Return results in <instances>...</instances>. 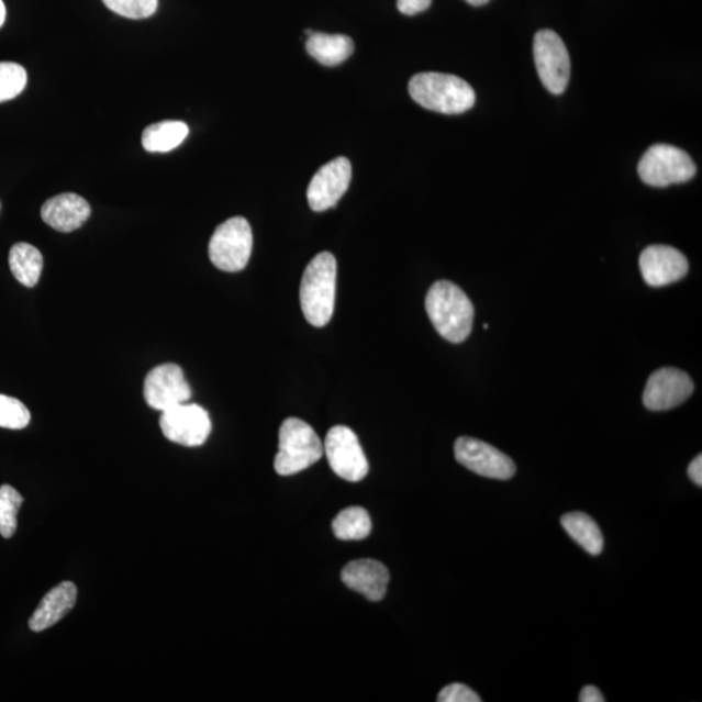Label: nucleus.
<instances>
[{
  "label": "nucleus",
  "instance_id": "obj_1",
  "mask_svg": "<svg viewBox=\"0 0 702 702\" xmlns=\"http://www.w3.org/2000/svg\"><path fill=\"white\" fill-rule=\"evenodd\" d=\"M425 310L439 336L449 343H464L471 335L473 304L456 283L435 282L425 297Z\"/></svg>",
  "mask_w": 702,
  "mask_h": 702
},
{
  "label": "nucleus",
  "instance_id": "obj_2",
  "mask_svg": "<svg viewBox=\"0 0 702 702\" xmlns=\"http://www.w3.org/2000/svg\"><path fill=\"white\" fill-rule=\"evenodd\" d=\"M337 261L331 253L317 254L304 269L300 300L304 317L316 328L331 322L335 310Z\"/></svg>",
  "mask_w": 702,
  "mask_h": 702
},
{
  "label": "nucleus",
  "instance_id": "obj_3",
  "mask_svg": "<svg viewBox=\"0 0 702 702\" xmlns=\"http://www.w3.org/2000/svg\"><path fill=\"white\" fill-rule=\"evenodd\" d=\"M411 98L430 111L458 115L473 108L477 96L463 78L437 73L415 75L409 82Z\"/></svg>",
  "mask_w": 702,
  "mask_h": 702
},
{
  "label": "nucleus",
  "instance_id": "obj_4",
  "mask_svg": "<svg viewBox=\"0 0 702 702\" xmlns=\"http://www.w3.org/2000/svg\"><path fill=\"white\" fill-rule=\"evenodd\" d=\"M324 446L310 424L288 417L279 431V453L275 457V471L290 477L307 470L323 457Z\"/></svg>",
  "mask_w": 702,
  "mask_h": 702
},
{
  "label": "nucleus",
  "instance_id": "obj_5",
  "mask_svg": "<svg viewBox=\"0 0 702 702\" xmlns=\"http://www.w3.org/2000/svg\"><path fill=\"white\" fill-rule=\"evenodd\" d=\"M253 252V231L245 218L236 216L220 224L212 234L209 255L216 268L239 272L249 264Z\"/></svg>",
  "mask_w": 702,
  "mask_h": 702
},
{
  "label": "nucleus",
  "instance_id": "obj_6",
  "mask_svg": "<svg viewBox=\"0 0 702 702\" xmlns=\"http://www.w3.org/2000/svg\"><path fill=\"white\" fill-rule=\"evenodd\" d=\"M697 165L682 148L657 144L648 148L637 166L640 179L647 186L666 188L693 179Z\"/></svg>",
  "mask_w": 702,
  "mask_h": 702
},
{
  "label": "nucleus",
  "instance_id": "obj_7",
  "mask_svg": "<svg viewBox=\"0 0 702 702\" xmlns=\"http://www.w3.org/2000/svg\"><path fill=\"white\" fill-rule=\"evenodd\" d=\"M534 58L538 77L551 94H562L569 85L571 62L565 42L556 32H537L534 40Z\"/></svg>",
  "mask_w": 702,
  "mask_h": 702
},
{
  "label": "nucleus",
  "instance_id": "obj_8",
  "mask_svg": "<svg viewBox=\"0 0 702 702\" xmlns=\"http://www.w3.org/2000/svg\"><path fill=\"white\" fill-rule=\"evenodd\" d=\"M324 452L333 472L344 480L357 483L364 480L370 470L357 435L345 425H336L328 431Z\"/></svg>",
  "mask_w": 702,
  "mask_h": 702
},
{
  "label": "nucleus",
  "instance_id": "obj_9",
  "mask_svg": "<svg viewBox=\"0 0 702 702\" xmlns=\"http://www.w3.org/2000/svg\"><path fill=\"white\" fill-rule=\"evenodd\" d=\"M160 428L169 442L194 448L201 446L211 434L212 424L208 411L196 403H181L160 416Z\"/></svg>",
  "mask_w": 702,
  "mask_h": 702
},
{
  "label": "nucleus",
  "instance_id": "obj_10",
  "mask_svg": "<svg viewBox=\"0 0 702 702\" xmlns=\"http://www.w3.org/2000/svg\"><path fill=\"white\" fill-rule=\"evenodd\" d=\"M454 454L460 465L480 477L509 480L516 471L512 458L478 438L459 437L454 444Z\"/></svg>",
  "mask_w": 702,
  "mask_h": 702
},
{
  "label": "nucleus",
  "instance_id": "obj_11",
  "mask_svg": "<svg viewBox=\"0 0 702 702\" xmlns=\"http://www.w3.org/2000/svg\"><path fill=\"white\" fill-rule=\"evenodd\" d=\"M144 397L148 406L167 411L190 400L191 388L182 368L174 364L153 368L147 374L144 385Z\"/></svg>",
  "mask_w": 702,
  "mask_h": 702
},
{
  "label": "nucleus",
  "instance_id": "obj_12",
  "mask_svg": "<svg viewBox=\"0 0 702 702\" xmlns=\"http://www.w3.org/2000/svg\"><path fill=\"white\" fill-rule=\"evenodd\" d=\"M694 390L690 375L678 368L666 367L650 375L643 402L651 411L671 410L690 399Z\"/></svg>",
  "mask_w": 702,
  "mask_h": 702
},
{
  "label": "nucleus",
  "instance_id": "obj_13",
  "mask_svg": "<svg viewBox=\"0 0 702 702\" xmlns=\"http://www.w3.org/2000/svg\"><path fill=\"white\" fill-rule=\"evenodd\" d=\"M352 182L350 161L339 156L323 166L312 177L308 189V201L312 211L323 212L335 208L349 189Z\"/></svg>",
  "mask_w": 702,
  "mask_h": 702
},
{
  "label": "nucleus",
  "instance_id": "obj_14",
  "mask_svg": "<svg viewBox=\"0 0 702 702\" xmlns=\"http://www.w3.org/2000/svg\"><path fill=\"white\" fill-rule=\"evenodd\" d=\"M639 265L644 281L655 288L682 280L690 269L686 255L666 245L645 247Z\"/></svg>",
  "mask_w": 702,
  "mask_h": 702
},
{
  "label": "nucleus",
  "instance_id": "obj_15",
  "mask_svg": "<svg viewBox=\"0 0 702 702\" xmlns=\"http://www.w3.org/2000/svg\"><path fill=\"white\" fill-rule=\"evenodd\" d=\"M342 579L350 590L376 602L386 598L390 576L386 565L375 559H357L344 567Z\"/></svg>",
  "mask_w": 702,
  "mask_h": 702
},
{
  "label": "nucleus",
  "instance_id": "obj_16",
  "mask_svg": "<svg viewBox=\"0 0 702 702\" xmlns=\"http://www.w3.org/2000/svg\"><path fill=\"white\" fill-rule=\"evenodd\" d=\"M91 209L87 200L75 193H63L49 198L42 205L41 216L55 231L74 232L88 222Z\"/></svg>",
  "mask_w": 702,
  "mask_h": 702
},
{
  "label": "nucleus",
  "instance_id": "obj_17",
  "mask_svg": "<svg viewBox=\"0 0 702 702\" xmlns=\"http://www.w3.org/2000/svg\"><path fill=\"white\" fill-rule=\"evenodd\" d=\"M77 587L73 581H63L48 591L31 616L30 628L42 633L60 622L76 605Z\"/></svg>",
  "mask_w": 702,
  "mask_h": 702
},
{
  "label": "nucleus",
  "instance_id": "obj_18",
  "mask_svg": "<svg viewBox=\"0 0 702 702\" xmlns=\"http://www.w3.org/2000/svg\"><path fill=\"white\" fill-rule=\"evenodd\" d=\"M308 53L325 67H336L349 59L354 42L344 34L312 33L307 42Z\"/></svg>",
  "mask_w": 702,
  "mask_h": 702
},
{
  "label": "nucleus",
  "instance_id": "obj_19",
  "mask_svg": "<svg viewBox=\"0 0 702 702\" xmlns=\"http://www.w3.org/2000/svg\"><path fill=\"white\" fill-rule=\"evenodd\" d=\"M189 127L186 123L167 120L147 126L142 134V146L148 153H168L179 147L188 137Z\"/></svg>",
  "mask_w": 702,
  "mask_h": 702
},
{
  "label": "nucleus",
  "instance_id": "obj_20",
  "mask_svg": "<svg viewBox=\"0 0 702 702\" xmlns=\"http://www.w3.org/2000/svg\"><path fill=\"white\" fill-rule=\"evenodd\" d=\"M9 264L12 275L20 283L26 288L37 286L44 269V257L37 247L25 243L13 245Z\"/></svg>",
  "mask_w": 702,
  "mask_h": 702
},
{
  "label": "nucleus",
  "instance_id": "obj_21",
  "mask_svg": "<svg viewBox=\"0 0 702 702\" xmlns=\"http://www.w3.org/2000/svg\"><path fill=\"white\" fill-rule=\"evenodd\" d=\"M562 527L581 548L592 556H599L604 549V536L590 515L570 513L562 516Z\"/></svg>",
  "mask_w": 702,
  "mask_h": 702
},
{
  "label": "nucleus",
  "instance_id": "obj_22",
  "mask_svg": "<svg viewBox=\"0 0 702 702\" xmlns=\"http://www.w3.org/2000/svg\"><path fill=\"white\" fill-rule=\"evenodd\" d=\"M332 530L338 541H365L372 530L370 514L364 508H347L333 520Z\"/></svg>",
  "mask_w": 702,
  "mask_h": 702
},
{
  "label": "nucleus",
  "instance_id": "obj_23",
  "mask_svg": "<svg viewBox=\"0 0 702 702\" xmlns=\"http://www.w3.org/2000/svg\"><path fill=\"white\" fill-rule=\"evenodd\" d=\"M24 499L11 486L0 487V535L11 538L16 534L18 514Z\"/></svg>",
  "mask_w": 702,
  "mask_h": 702
},
{
  "label": "nucleus",
  "instance_id": "obj_24",
  "mask_svg": "<svg viewBox=\"0 0 702 702\" xmlns=\"http://www.w3.org/2000/svg\"><path fill=\"white\" fill-rule=\"evenodd\" d=\"M27 83L24 67L11 62L0 63V103L11 101L23 93Z\"/></svg>",
  "mask_w": 702,
  "mask_h": 702
},
{
  "label": "nucleus",
  "instance_id": "obj_25",
  "mask_svg": "<svg viewBox=\"0 0 702 702\" xmlns=\"http://www.w3.org/2000/svg\"><path fill=\"white\" fill-rule=\"evenodd\" d=\"M30 423L31 413L23 402L0 394V428L24 430Z\"/></svg>",
  "mask_w": 702,
  "mask_h": 702
},
{
  "label": "nucleus",
  "instance_id": "obj_26",
  "mask_svg": "<svg viewBox=\"0 0 702 702\" xmlns=\"http://www.w3.org/2000/svg\"><path fill=\"white\" fill-rule=\"evenodd\" d=\"M103 3L110 11L132 20L151 18L158 9V0H103Z\"/></svg>",
  "mask_w": 702,
  "mask_h": 702
},
{
  "label": "nucleus",
  "instance_id": "obj_27",
  "mask_svg": "<svg viewBox=\"0 0 702 702\" xmlns=\"http://www.w3.org/2000/svg\"><path fill=\"white\" fill-rule=\"evenodd\" d=\"M438 702H480L481 699L477 692L465 684L454 683L443 688L438 693Z\"/></svg>",
  "mask_w": 702,
  "mask_h": 702
},
{
  "label": "nucleus",
  "instance_id": "obj_28",
  "mask_svg": "<svg viewBox=\"0 0 702 702\" xmlns=\"http://www.w3.org/2000/svg\"><path fill=\"white\" fill-rule=\"evenodd\" d=\"M432 0H397V9L403 15L414 16L416 13L427 11Z\"/></svg>",
  "mask_w": 702,
  "mask_h": 702
},
{
  "label": "nucleus",
  "instance_id": "obj_29",
  "mask_svg": "<svg viewBox=\"0 0 702 702\" xmlns=\"http://www.w3.org/2000/svg\"><path fill=\"white\" fill-rule=\"evenodd\" d=\"M688 477L691 478L694 484L702 486V457L701 454L692 460L688 466Z\"/></svg>",
  "mask_w": 702,
  "mask_h": 702
},
{
  "label": "nucleus",
  "instance_id": "obj_30",
  "mask_svg": "<svg viewBox=\"0 0 702 702\" xmlns=\"http://www.w3.org/2000/svg\"><path fill=\"white\" fill-rule=\"evenodd\" d=\"M579 701L580 702H604L605 698L602 697V693L600 692L599 688H595L593 686H587L583 688V690H581Z\"/></svg>",
  "mask_w": 702,
  "mask_h": 702
},
{
  "label": "nucleus",
  "instance_id": "obj_31",
  "mask_svg": "<svg viewBox=\"0 0 702 702\" xmlns=\"http://www.w3.org/2000/svg\"><path fill=\"white\" fill-rule=\"evenodd\" d=\"M5 5L3 3V0H0V27H2V25L4 24L5 21Z\"/></svg>",
  "mask_w": 702,
  "mask_h": 702
},
{
  "label": "nucleus",
  "instance_id": "obj_32",
  "mask_svg": "<svg viewBox=\"0 0 702 702\" xmlns=\"http://www.w3.org/2000/svg\"><path fill=\"white\" fill-rule=\"evenodd\" d=\"M466 2L468 4H471L473 7H480V5H484L489 2V0H466Z\"/></svg>",
  "mask_w": 702,
  "mask_h": 702
}]
</instances>
